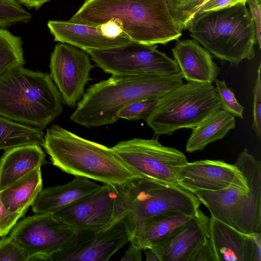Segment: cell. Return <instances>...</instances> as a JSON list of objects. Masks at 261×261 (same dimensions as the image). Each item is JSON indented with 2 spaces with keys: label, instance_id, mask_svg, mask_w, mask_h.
Instances as JSON below:
<instances>
[{
  "label": "cell",
  "instance_id": "2",
  "mask_svg": "<svg viewBox=\"0 0 261 261\" xmlns=\"http://www.w3.org/2000/svg\"><path fill=\"white\" fill-rule=\"evenodd\" d=\"M111 20L119 22L132 41L143 44L166 45L182 34L166 0H85L69 19L94 27Z\"/></svg>",
  "mask_w": 261,
  "mask_h": 261
},
{
  "label": "cell",
  "instance_id": "5",
  "mask_svg": "<svg viewBox=\"0 0 261 261\" xmlns=\"http://www.w3.org/2000/svg\"><path fill=\"white\" fill-rule=\"evenodd\" d=\"M246 4L197 13L186 30L193 39L221 60L232 64L250 60L255 56L256 34Z\"/></svg>",
  "mask_w": 261,
  "mask_h": 261
},
{
  "label": "cell",
  "instance_id": "7",
  "mask_svg": "<svg viewBox=\"0 0 261 261\" xmlns=\"http://www.w3.org/2000/svg\"><path fill=\"white\" fill-rule=\"evenodd\" d=\"M234 165L247 181L248 189L231 185L212 191L193 193L211 215L245 234L261 232V163L245 148Z\"/></svg>",
  "mask_w": 261,
  "mask_h": 261
},
{
  "label": "cell",
  "instance_id": "8",
  "mask_svg": "<svg viewBox=\"0 0 261 261\" xmlns=\"http://www.w3.org/2000/svg\"><path fill=\"white\" fill-rule=\"evenodd\" d=\"M219 109L212 84L188 82L158 99L145 121L154 135H171L178 129L193 128Z\"/></svg>",
  "mask_w": 261,
  "mask_h": 261
},
{
  "label": "cell",
  "instance_id": "1",
  "mask_svg": "<svg viewBox=\"0 0 261 261\" xmlns=\"http://www.w3.org/2000/svg\"><path fill=\"white\" fill-rule=\"evenodd\" d=\"M180 72L171 75H114L90 85L77 103L70 119L86 127L113 124L125 106L158 100L183 84Z\"/></svg>",
  "mask_w": 261,
  "mask_h": 261
},
{
  "label": "cell",
  "instance_id": "9",
  "mask_svg": "<svg viewBox=\"0 0 261 261\" xmlns=\"http://www.w3.org/2000/svg\"><path fill=\"white\" fill-rule=\"evenodd\" d=\"M111 148L138 177L180 187L178 172L188 162L176 148L163 146L157 139L140 138L121 141Z\"/></svg>",
  "mask_w": 261,
  "mask_h": 261
},
{
  "label": "cell",
  "instance_id": "35",
  "mask_svg": "<svg viewBox=\"0 0 261 261\" xmlns=\"http://www.w3.org/2000/svg\"><path fill=\"white\" fill-rule=\"evenodd\" d=\"M249 12L253 20L256 34V42L261 47V2L257 0H247Z\"/></svg>",
  "mask_w": 261,
  "mask_h": 261
},
{
  "label": "cell",
  "instance_id": "33",
  "mask_svg": "<svg viewBox=\"0 0 261 261\" xmlns=\"http://www.w3.org/2000/svg\"><path fill=\"white\" fill-rule=\"evenodd\" d=\"M25 213L10 212L3 204L0 198V237L6 236Z\"/></svg>",
  "mask_w": 261,
  "mask_h": 261
},
{
  "label": "cell",
  "instance_id": "27",
  "mask_svg": "<svg viewBox=\"0 0 261 261\" xmlns=\"http://www.w3.org/2000/svg\"><path fill=\"white\" fill-rule=\"evenodd\" d=\"M207 0H166L171 15L181 31L186 29L198 9Z\"/></svg>",
  "mask_w": 261,
  "mask_h": 261
},
{
  "label": "cell",
  "instance_id": "16",
  "mask_svg": "<svg viewBox=\"0 0 261 261\" xmlns=\"http://www.w3.org/2000/svg\"><path fill=\"white\" fill-rule=\"evenodd\" d=\"M47 27L54 40L86 51L102 50L127 45L132 42L125 34L117 36L110 21L94 27L68 20H49Z\"/></svg>",
  "mask_w": 261,
  "mask_h": 261
},
{
  "label": "cell",
  "instance_id": "36",
  "mask_svg": "<svg viewBox=\"0 0 261 261\" xmlns=\"http://www.w3.org/2000/svg\"><path fill=\"white\" fill-rule=\"evenodd\" d=\"M247 1V0H207L198 9L196 13L216 10L239 3H246Z\"/></svg>",
  "mask_w": 261,
  "mask_h": 261
},
{
  "label": "cell",
  "instance_id": "38",
  "mask_svg": "<svg viewBox=\"0 0 261 261\" xmlns=\"http://www.w3.org/2000/svg\"><path fill=\"white\" fill-rule=\"evenodd\" d=\"M19 3L24 5L25 6L35 9H38L41 8L44 4L50 0H16Z\"/></svg>",
  "mask_w": 261,
  "mask_h": 261
},
{
  "label": "cell",
  "instance_id": "39",
  "mask_svg": "<svg viewBox=\"0 0 261 261\" xmlns=\"http://www.w3.org/2000/svg\"><path fill=\"white\" fill-rule=\"evenodd\" d=\"M258 2H261V0H257Z\"/></svg>",
  "mask_w": 261,
  "mask_h": 261
},
{
  "label": "cell",
  "instance_id": "23",
  "mask_svg": "<svg viewBox=\"0 0 261 261\" xmlns=\"http://www.w3.org/2000/svg\"><path fill=\"white\" fill-rule=\"evenodd\" d=\"M42 186L41 167H39L0 190V198L10 212L25 213Z\"/></svg>",
  "mask_w": 261,
  "mask_h": 261
},
{
  "label": "cell",
  "instance_id": "34",
  "mask_svg": "<svg viewBox=\"0 0 261 261\" xmlns=\"http://www.w3.org/2000/svg\"><path fill=\"white\" fill-rule=\"evenodd\" d=\"M188 261H217L213 247L207 237L191 255Z\"/></svg>",
  "mask_w": 261,
  "mask_h": 261
},
{
  "label": "cell",
  "instance_id": "10",
  "mask_svg": "<svg viewBox=\"0 0 261 261\" xmlns=\"http://www.w3.org/2000/svg\"><path fill=\"white\" fill-rule=\"evenodd\" d=\"M104 72L114 75H171L180 72L176 61L156 45L132 41L123 46L86 51Z\"/></svg>",
  "mask_w": 261,
  "mask_h": 261
},
{
  "label": "cell",
  "instance_id": "32",
  "mask_svg": "<svg viewBox=\"0 0 261 261\" xmlns=\"http://www.w3.org/2000/svg\"><path fill=\"white\" fill-rule=\"evenodd\" d=\"M260 63L257 70V77L253 89V121L252 129L259 140L261 139V83Z\"/></svg>",
  "mask_w": 261,
  "mask_h": 261
},
{
  "label": "cell",
  "instance_id": "13",
  "mask_svg": "<svg viewBox=\"0 0 261 261\" xmlns=\"http://www.w3.org/2000/svg\"><path fill=\"white\" fill-rule=\"evenodd\" d=\"M89 54L74 46L57 44L50 56V76L59 90L63 102L74 108L84 94V88L91 80L94 67Z\"/></svg>",
  "mask_w": 261,
  "mask_h": 261
},
{
  "label": "cell",
  "instance_id": "31",
  "mask_svg": "<svg viewBox=\"0 0 261 261\" xmlns=\"http://www.w3.org/2000/svg\"><path fill=\"white\" fill-rule=\"evenodd\" d=\"M29 255L25 250L11 237H4L0 240V261H29Z\"/></svg>",
  "mask_w": 261,
  "mask_h": 261
},
{
  "label": "cell",
  "instance_id": "3",
  "mask_svg": "<svg viewBox=\"0 0 261 261\" xmlns=\"http://www.w3.org/2000/svg\"><path fill=\"white\" fill-rule=\"evenodd\" d=\"M42 147L54 166L74 176L114 186L138 177L111 148L83 138L58 124L47 129Z\"/></svg>",
  "mask_w": 261,
  "mask_h": 261
},
{
  "label": "cell",
  "instance_id": "19",
  "mask_svg": "<svg viewBox=\"0 0 261 261\" xmlns=\"http://www.w3.org/2000/svg\"><path fill=\"white\" fill-rule=\"evenodd\" d=\"M172 53L188 82L212 84L219 73L220 68L210 53L193 39L177 40Z\"/></svg>",
  "mask_w": 261,
  "mask_h": 261
},
{
  "label": "cell",
  "instance_id": "37",
  "mask_svg": "<svg viewBox=\"0 0 261 261\" xmlns=\"http://www.w3.org/2000/svg\"><path fill=\"white\" fill-rule=\"evenodd\" d=\"M143 250L130 243L128 249L120 259L122 261H141Z\"/></svg>",
  "mask_w": 261,
  "mask_h": 261
},
{
  "label": "cell",
  "instance_id": "18",
  "mask_svg": "<svg viewBox=\"0 0 261 261\" xmlns=\"http://www.w3.org/2000/svg\"><path fill=\"white\" fill-rule=\"evenodd\" d=\"M208 218L200 210L160 245L150 249L154 260L188 261L207 237Z\"/></svg>",
  "mask_w": 261,
  "mask_h": 261
},
{
  "label": "cell",
  "instance_id": "22",
  "mask_svg": "<svg viewBox=\"0 0 261 261\" xmlns=\"http://www.w3.org/2000/svg\"><path fill=\"white\" fill-rule=\"evenodd\" d=\"M193 216L179 212H169L151 217L137 227L129 242L143 250L153 248Z\"/></svg>",
  "mask_w": 261,
  "mask_h": 261
},
{
  "label": "cell",
  "instance_id": "17",
  "mask_svg": "<svg viewBox=\"0 0 261 261\" xmlns=\"http://www.w3.org/2000/svg\"><path fill=\"white\" fill-rule=\"evenodd\" d=\"M206 231L217 261H261V233H244L212 215Z\"/></svg>",
  "mask_w": 261,
  "mask_h": 261
},
{
  "label": "cell",
  "instance_id": "26",
  "mask_svg": "<svg viewBox=\"0 0 261 261\" xmlns=\"http://www.w3.org/2000/svg\"><path fill=\"white\" fill-rule=\"evenodd\" d=\"M22 44L20 37L0 28V76L13 67L24 65Z\"/></svg>",
  "mask_w": 261,
  "mask_h": 261
},
{
  "label": "cell",
  "instance_id": "29",
  "mask_svg": "<svg viewBox=\"0 0 261 261\" xmlns=\"http://www.w3.org/2000/svg\"><path fill=\"white\" fill-rule=\"evenodd\" d=\"M214 82L220 102V109L234 117L243 119L244 107L239 103L233 92L227 86L225 81L216 79Z\"/></svg>",
  "mask_w": 261,
  "mask_h": 261
},
{
  "label": "cell",
  "instance_id": "14",
  "mask_svg": "<svg viewBox=\"0 0 261 261\" xmlns=\"http://www.w3.org/2000/svg\"><path fill=\"white\" fill-rule=\"evenodd\" d=\"M179 186L193 193L198 190L217 191L231 185L248 188L242 172L234 165L222 160H200L188 162L177 174Z\"/></svg>",
  "mask_w": 261,
  "mask_h": 261
},
{
  "label": "cell",
  "instance_id": "30",
  "mask_svg": "<svg viewBox=\"0 0 261 261\" xmlns=\"http://www.w3.org/2000/svg\"><path fill=\"white\" fill-rule=\"evenodd\" d=\"M156 101L147 100L133 102L120 110L117 113V117L130 121L145 120L153 110Z\"/></svg>",
  "mask_w": 261,
  "mask_h": 261
},
{
  "label": "cell",
  "instance_id": "24",
  "mask_svg": "<svg viewBox=\"0 0 261 261\" xmlns=\"http://www.w3.org/2000/svg\"><path fill=\"white\" fill-rule=\"evenodd\" d=\"M234 117L219 109L206 117L193 127L186 145L189 153L204 149L210 143L224 138L228 132L235 128Z\"/></svg>",
  "mask_w": 261,
  "mask_h": 261
},
{
  "label": "cell",
  "instance_id": "28",
  "mask_svg": "<svg viewBox=\"0 0 261 261\" xmlns=\"http://www.w3.org/2000/svg\"><path fill=\"white\" fill-rule=\"evenodd\" d=\"M32 15L16 0H0V28L28 23Z\"/></svg>",
  "mask_w": 261,
  "mask_h": 261
},
{
  "label": "cell",
  "instance_id": "21",
  "mask_svg": "<svg viewBox=\"0 0 261 261\" xmlns=\"http://www.w3.org/2000/svg\"><path fill=\"white\" fill-rule=\"evenodd\" d=\"M45 162V155L41 146L29 144L6 150L0 159V190L41 167Z\"/></svg>",
  "mask_w": 261,
  "mask_h": 261
},
{
  "label": "cell",
  "instance_id": "25",
  "mask_svg": "<svg viewBox=\"0 0 261 261\" xmlns=\"http://www.w3.org/2000/svg\"><path fill=\"white\" fill-rule=\"evenodd\" d=\"M42 130L11 121L0 115V150L44 143Z\"/></svg>",
  "mask_w": 261,
  "mask_h": 261
},
{
  "label": "cell",
  "instance_id": "6",
  "mask_svg": "<svg viewBox=\"0 0 261 261\" xmlns=\"http://www.w3.org/2000/svg\"><path fill=\"white\" fill-rule=\"evenodd\" d=\"M112 222L123 219L130 239L137 227L146 219L169 212L197 215L200 201L192 193L172 184L137 177L116 186Z\"/></svg>",
  "mask_w": 261,
  "mask_h": 261
},
{
  "label": "cell",
  "instance_id": "11",
  "mask_svg": "<svg viewBox=\"0 0 261 261\" xmlns=\"http://www.w3.org/2000/svg\"><path fill=\"white\" fill-rule=\"evenodd\" d=\"M77 230L51 214H35L17 222L9 236L28 253L29 260H50Z\"/></svg>",
  "mask_w": 261,
  "mask_h": 261
},
{
  "label": "cell",
  "instance_id": "12",
  "mask_svg": "<svg viewBox=\"0 0 261 261\" xmlns=\"http://www.w3.org/2000/svg\"><path fill=\"white\" fill-rule=\"evenodd\" d=\"M130 241L123 219L96 230L77 231L51 261H107Z\"/></svg>",
  "mask_w": 261,
  "mask_h": 261
},
{
  "label": "cell",
  "instance_id": "4",
  "mask_svg": "<svg viewBox=\"0 0 261 261\" xmlns=\"http://www.w3.org/2000/svg\"><path fill=\"white\" fill-rule=\"evenodd\" d=\"M61 94L48 73L18 66L0 76V115L43 130L62 112Z\"/></svg>",
  "mask_w": 261,
  "mask_h": 261
},
{
  "label": "cell",
  "instance_id": "15",
  "mask_svg": "<svg viewBox=\"0 0 261 261\" xmlns=\"http://www.w3.org/2000/svg\"><path fill=\"white\" fill-rule=\"evenodd\" d=\"M117 196L116 186L103 184L96 192L53 215L77 231L102 229L112 223Z\"/></svg>",
  "mask_w": 261,
  "mask_h": 261
},
{
  "label": "cell",
  "instance_id": "20",
  "mask_svg": "<svg viewBox=\"0 0 261 261\" xmlns=\"http://www.w3.org/2000/svg\"><path fill=\"white\" fill-rule=\"evenodd\" d=\"M101 186L86 177L75 176L70 181L41 190L32 205L35 214L55 213L98 191Z\"/></svg>",
  "mask_w": 261,
  "mask_h": 261
}]
</instances>
